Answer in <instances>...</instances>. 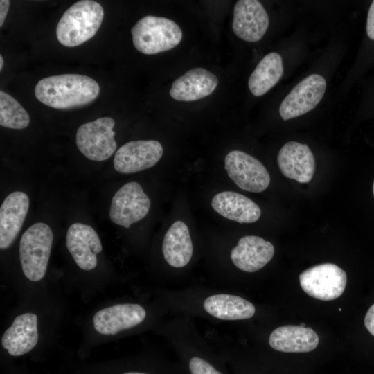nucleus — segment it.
<instances>
[{
	"label": "nucleus",
	"instance_id": "obj_6",
	"mask_svg": "<svg viewBox=\"0 0 374 374\" xmlns=\"http://www.w3.org/2000/svg\"><path fill=\"white\" fill-rule=\"evenodd\" d=\"M302 290L310 296L322 301H331L344 292L346 273L332 263L314 265L303 271L299 276Z\"/></svg>",
	"mask_w": 374,
	"mask_h": 374
},
{
	"label": "nucleus",
	"instance_id": "obj_31",
	"mask_svg": "<svg viewBox=\"0 0 374 374\" xmlns=\"http://www.w3.org/2000/svg\"><path fill=\"white\" fill-rule=\"evenodd\" d=\"M300 326L301 327H305V324L304 323H302L300 324Z\"/></svg>",
	"mask_w": 374,
	"mask_h": 374
},
{
	"label": "nucleus",
	"instance_id": "obj_2",
	"mask_svg": "<svg viewBox=\"0 0 374 374\" xmlns=\"http://www.w3.org/2000/svg\"><path fill=\"white\" fill-rule=\"evenodd\" d=\"M104 17L102 6L92 0L73 3L62 15L56 27L58 42L66 47L78 46L92 38Z\"/></svg>",
	"mask_w": 374,
	"mask_h": 374
},
{
	"label": "nucleus",
	"instance_id": "obj_29",
	"mask_svg": "<svg viewBox=\"0 0 374 374\" xmlns=\"http://www.w3.org/2000/svg\"><path fill=\"white\" fill-rule=\"evenodd\" d=\"M3 66V58L2 55H0V71L2 70Z\"/></svg>",
	"mask_w": 374,
	"mask_h": 374
},
{
	"label": "nucleus",
	"instance_id": "obj_21",
	"mask_svg": "<svg viewBox=\"0 0 374 374\" xmlns=\"http://www.w3.org/2000/svg\"><path fill=\"white\" fill-rule=\"evenodd\" d=\"M193 251L188 226L180 220L175 222L163 238L162 252L164 259L173 267H183L190 262Z\"/></svg>",
	"mask_w": 374,
	"mask_h": 374
},
{
	"label": "nucleus",
	"instance_id": "obj_22",
	"mask_svg": "<svg viewBox=\"0 0 374 374\" xmlns=\"http://www.w3.org/2000/svg\"><path fill=\"white\" fill-rule=\"evenodd\" d=\"M204 310L222 320H241L252 317L254 305L247 300L231 294H217L208 296L204 302Z\"/></svg>",
	"mask_w": 374,
	"mask_h": 374
},
{
	"label": "nucleus",
	"instance_id": "obj_7",
	"mask_svg": "<svg viewBox=\"0 0 374 374\" xmlns=\"http://www.w3.org/2000/svg\"><path fill=\"white\" fill-rule=\"evenodd\" d=\"M229 177L241 189L252 193L264 191L269 185L270 176L263 164L251 155L233 150L224 159Z\"/></svg>",
	"mask_w": 374,
	"mask_h": 374
},
{
	"label": "nucleus",
	"instance_id": "obj_20",
	"mask_svg": "<svg viewBox=\"0 0 374 374\" xmlns=\"http://www.w3.org/2000/svg\"><path fill=\"white\" fill-rule=\"evenodd\" d=\"M319 341L312 328L290 325L276 328L269 338L270 346L283 353H308L317 347Z\"/></svg>",
	"mask_w": 374,
	"mask_h": 374
},
{
	"label": "nucleus",
	"instance_id": "obj_14",
	"mask_svg": "<svg viewBox=\"0 0 374 374\" xmlns=\"http://www.w3.org/2000/svg\"><path fill=\"white\" fill-rule=\"evenodd\" d=\"M277 161L282 174L300 183H308L315 171V159L310 148L296 141L286 143L280 150Z\"/></svg>",
	"mask_w": 374,
	"mask_h": 374
},
{
	"label": "nucleus",
	"instance_id": "obj_4",
	"mask_svg": "<svg viewBox=\"0 0 374 374\" xmlns=\"http://www.w3.org/2000/svg\"><path fill=\"white\" fill-rule=\"evenodd\" d=\"M53 240L51 227L43 222L33 224L21 235L19 258L23 273L28 280L39 281L45 276Z\"/></svg>",
	"mask_w": 374,
	"mask_h": 374
},
{
	"label": "nucleus",
	"instance_id": "obj_11",
	"mask_svg": "<svg viewBox=\"0 0 374 374\" xmlns=\"http://www.w3.org/2000/svg\"><path fill=\"white\" fill-rule=\"evenodd\" d=\"M269 19L265 8L257 0H240L234 6L232 24L235 35L249 42H258L265 34Z\"/></svg>",
	"mask_w": 374,
	"mask_h": 374
},
{
	"label": "nucleus",
	"instance_id": "obj_17",
	"mask_svg": "<svg viewBox=\"0 0 374 374\" xmlns=\"http://www.w3.org/2000/svg\"><path fill=\"white\" fill-rule=\"evenodd\" d=\"M217 84L215 74L204 68H195L177 78L169 92L176 100L194 101L211 95Z\"/></svg>",
	"mask_w": 374,
	"mask_h": 374
},
{
	"label": "nucleus",
	"instance_id": "obj_19",
	"mask_svg": "<svg viewBox=\"0 0 374 374\" xmlns=\"http://www.w3.org/2000/svg\"><path fill=\"white\" fill-rule=\"evenodd\" d=\"M211 206L220 215L239 223L255 222L261 215L260 207L253 201L233 191L216 194Z\"/></svg>",
	"mask_w": 374,
	"mask_h": 374
},
{
	"label": "nucleus",
	"instance_id": "obj_3",
	"mask_svg": "<svg viewBox=\"0 0 374 374\" xmlns=\"http://www.w3.org/2000/svg\"><path fill=\"white\" fill-rule=\"evenodd\" d=\"M135 48L145 55H154L176 47L181 41L182 31L174 21L147 15L132 28Z\"/></svg>",
	"mask_w": 374,
	"mask_h": 374
},
{
	"label": "nucleus",
	"instance_id": "obj_28",
	"mask_svg": "<svg viewBox=\"0 0 374 374\" xmlns=\"http://www.w3.org/2000/svg\"><path fill=\"white\" fill-rule=\"evenodd\" d=\"M10 6V1L1 0L0 1V26H3L5 18L7 15Z\"/></svg>",
	"mask_w": 374,
	"mask_h": 374
},
{
	"label": "nucleus",
	"instance_id": "obj_12",
	"mask_svg": "<svg viewBox=\"0 0 374 374\" xmlns=\"http://www.w3.org/2000/svg\"><path fill=\"white\" fill-rule=\"evenodd\" d=\"M66 246L80 269L90 271L96 267L97 255L101 252L103 246L91 226L79 222L71 224L66 233Z\"/></svg>",
	"mask_w": 374,
	"mask_h": 374
},
{
	"label": "nucleus",
	"instance_id": "obj_27",
	"mask_svg": "<svg viewBox=\"0 0 374 374\" xmlns=\"http://www.w3.org/2000/svg\"><path fill=\"white\" fill-rule=\"evenodd\" d=\"M364 326L368 331L374 336V304L368 310L364 317Z\"/></svg>",
	"mask_w": 374,
	"mask_h": 374
},
{
	"label": "nucleus",
	"instance_id": "obj_25",
	"mask_svg": "<svg viewBox=\"0 0 374 374\" xmlns=\"http://www.w3.org/2000/svg\"><path fill=\"white\" fill-rule=\"evenodd\" d=\"M191 374H222L204 359L194 357L189 362Z\"/></svg>",
	"mask_w": 374,
	"mask_h": 374
},
{
	"label": "nucleus",
	"instance_id": "obj_23",
	"mask_svg": "<svg viewBox=\"0 0 374 374\" xmlns=\"http://www.w3.org/2000/svg\"><path fill=\"white\" fill-rule=\"evenodd\" d=\"M283 73L281 56L275 52L266 55L251 74L248 86L255 96L266 93L280 80Z\"/></svg>",
	"mask_w": 374,
	"mask_h": 374
},
{
	"label": "nucleus",
	"instance_id": "obj_16",
	"mask_svg": "<svg viewBox=\"0 0 374 374\" xmlns=\"http://www.w3.org/2000/svg\"><path fill=\"white\" fill-rule=\"evenodd\" d=\"M273 244L256 235L241 238L231 251L234 265L246 272H255L265 266L273 258Z\"/></svg>",
	"mask_w": 374,
	"mask_h": 374
},
{
	"label": "nucleus",
	"instance_id": "obj_32",
	"mask_svg": "<svg viewBox=\"0 0 374 374\" xmlns=\"http://www.w3.org/2000/svg\"><path fill=\"white\" fill-rule=\"evenodd\" d=\"M373 195H374V182H373Z\"/></svg>",
	"mask_w": 374,
	"mask_h": 374
},
{
	"label": "nucleus",
	"instance_id": "obj_26",
	"mask_svg": "<svg viewBox=\"0 0 374 374\" xmlns=\"http://www.w3.org/2000/svg\"><path fill=\"white\" fill-rule=\"evenodd\" d=\"M366 33L371 39L374 40V1H372L368 12Z\"/></svg>",
	"mask_w": 374,
	"mask_h": 374
},
{
	"label": "nucleus",
	"instance_id": "obj_9",
	"mask_svg": "<svg viewBox=\"0 0 374 374\" xmlns=\"http://www.w3.org/2000/svg\"><path fill=\"white\" fill-rule=\"evenodd\" d=\"M326 88L325 78L312 74L297 84L282 101L280 117L287 121L312 110L322 99Z\"/></svg>",
	"mask_w": 374,
	"mask_h": 374
},
{
	"label": "nucleus",
	"instance_id": "obj_10",
	"mask_svg": "<svg viewBox=\"0 0 374 374\" xmlns=\"http://www.w3.org/2000/svg\"><path fill=\"white\" fill-rule=\"evenodd\" d=\"M163 152V147L157 141H130L120 147L115 153L114 167L120 173H135L156 165Z\"/></svg>",
	"mask_w": 374,
	"mask_h": 374
},
{
	"label": "nucleus",
	"instance_id": "obj_15",
	"mask_svg": "<svg viewBox=\"0 0 374 374\" xmlns=\"http://www.w3.org/2000/svg\"><path fill=\"white\" fill-rule=\"evenodd\" d=\"M30 205L28 196L24 192L9 194L0 208V249L10 247L18 235Z\"/></svg>",
	"mask_w": 374,
	"mask_h": 374
},
{
	"label": "nucleus",
	"instance_id": "obj_18",
	"mask_svg": "<svg viewBox=\"0 0 374 374\" xmlns=\"http://www.w3.org/2000/svg\"><path fill=\"white\" fill-rule=\"evenodd\" d=\"M37 341V317L27 312L14 319L1 337V345L10 355L20 356L30 351Z\"/></svg>",
	"mask_w": 374,
	"mask_h": 374
},
{
	"label": "nucleus",
	"instance_id": "obj_13",
	"mask_svg": "<svg viewBox=\"0 0 374 374\" xmlns=\"http://www.w3.org/2000/svg\"><path fill=\"white\" fill-rule=\"evenodd\" d=\"M145 317V310L139 304H116L98 311L93 323L98 333L114 335L140 324Z\"/></svg>",
	"mask_w": 374,
	"mask_h": 374
},
{
	"label": "nucleus",
	"instance_id": "obj_8",
	"mask_svg": "<svg viewBox=\"0 0 374 374\" xmlns=\"http://www.w3.org/2000/svg\"><path fill=\"white\" fill-rule=\"evenodd\" d=\"M150 205L142 186L136 181L127 182L113 196L109 217L116 224L127 229L148 215Z\"/></svg>",
	"mask_w": 374,
	"mask_h": 374
},
{
	"label": "nucleus",
	"instance_id": "obj_1",
	"mask_svg": "<svg viewBox=\"0 0 374 374\" xmlns=\"http://www.w3.org/2000/svg\"><path fill=\"white\" fill-rule=\"evenodd\" d=\"M100 87L93 78L80 74H62L40 80L35 95L42 103L54 109L69 110L95 100Z\"/></svg>",
	"mask_w": 374,
	"mask_h": 374
},
{
	"label": "nucleus",
	"instance_id": "obj_24",
	"mask_svg": "<svg viewBox=\"0 0 374 374\" xmlns=\"http://www.w3.org/2000/svg\"><path fill=\"white\" fill-rule=\"evenodd\" d=\"M30 116L25 109L8 93L0 91V125L21 130L29 125Z\"/></svg>",
	"mask_w": 374,
	"mask_h": 374
},
{
	"label": "nucleus",
	"instance_id": "obj_30",
	"mask_svg": "<svg viewBox=\"0 0 374 374\" xmlns=\"http://www.w3.org/2000/svg\"><path fill=\"white\" fill-rule=\"evenodd\" d=\"M124 374H148V373H139V372H127Z\"/></svg>",
	"mask_w": 374,
	"mask_h": 374
},
{
	"label": "nucleus",
	"instance_id": "obj_5",
	"mask_svg": "<svg viewBox=\"0 0 374 374\" xmlns=\"http://www.w3.org/2000/svg\"><path fill=\"white\" fill-rule=\"evenodd\" d=\"M114 120L102 117L81 125L76 132L75 143L78 150L87 159L102 161L115 152Z\"/></svg>",
	"mask_w": 374,
	"mask_h": 374
}]
</instances>
